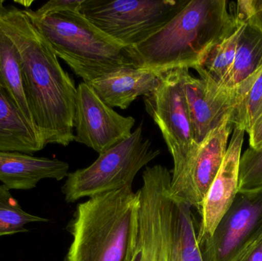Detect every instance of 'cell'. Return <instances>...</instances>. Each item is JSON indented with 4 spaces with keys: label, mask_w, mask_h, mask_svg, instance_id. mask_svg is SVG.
Segmentation results:
<instances>
[{
    "label": "cell",
    "mask_w": 262,
    "mask_h": 261,
    "mask_svg": "<svg viewBox=\"0 0 262 261\" xmlns=\"http://www.w3.org/2000/svg\"><path fill=\"white\" fill-rule=\"evenodd\" d=\"M0 26L15 43L26 100L34 125L46 146L73 142L77 87L49 43L24 11L10 6Z\"/></svg>",
    "instance_id": "6da1fadb"
},
{
    "label": "cell",
    "mask_w": 262,
    "mask_h": 261,
    "mask_svg": "<svg viewBox=\"0 0 262 261\" xmlns=\"http://www.w3.org/2000/svg\"><path fill=\"white\" fill-rule=\"evenodd\" d=\"M241 21L227 0H189L158 32L126 52L134 67L157 73L194 68L202 66L209 52Z\"/></svg>",
    "instance_id": "7a4b0ae2"
},
{
    "label": "cell",
    "mask_w": 262,
    "mask_h": 261,
    "mask_svg": "<svg viewBox=\"0 0 262 261\" xmlns=\"http://www.w3.org/2000/svg\"><path fill=\"white\" fill-rule=\"evenodd\" d=\"M142 179L135 261H203L200 222L190 204L172 193L171 172L161 165L146 167Z\"/></svg>",
    "instance_id": "3957f363"
},
{
    "label": "cell",
    "mask_w": 262,
    "mask_h": 261,
    "mask_svg": "<svg viewBox=\"0 0 262 261\" xmlns=\"http://www.w3.org/2000/svg\"><path fill=\"white\" fill-rule=\"evenodd\" d=\"M140 208L132 187L78 204L67 226L73 240L64 261H135Z\"/></svg>",
    "instance_id": "277c9868"
},
{
    "label": "cell",
    "mask_w": 262,
    "mask_h": 261,
    "mask_svg": "<svg viewBox=\"0 0 262 261\" xmlns=\"http://www.w3.org/2000/svg\"><path fill=\"white\" fill-rule=\"evenodd\" d=\"M69 9L40 16L25 9L38 32L75 75L89 84L119 69L134 67L126 49L106 35L82 13Z\"/></svg>",
    "instance_id": "5b68a950"
},
{
    "label": "cell",
    "mask_w": 262,
    "mask_h": 261,
    "mask_svg": "<svg viewBox=\"0 0 262 261\" xmlns=\"http://www.w3.org/2000/svg\"><path fill=\"white\" fill-rule=\"evenodd\" d=\"M143 134L142 124L130 137L99 154L89 167L69 173L61 188L64 200L73 203L126 187H132L141 169L160 155Z\"/></svg>",
    "instance_id": "8992f818"
},
{
    "label": "cell",
    "mask_w": 262,
    "mask_h": 261,
    "mask_svg": "<svg viewBox=\"0 0 262 261\" xmlns=\"http://www.w3.org/2000/svg\"><path fill=\"white\" fill-rule=\"evenodd\" d=\"M189 0H83L81 13L125 48L158 32Z\"/></svg>",
    "instance_id": "52a82bcc"
},
{
    "label": "cell",
    "mask_w": 262,
    "mask_h": 261,
    "mask_svg": "<svg viewBox=\"0 0 262 261\" xmlns=\"http://www.w3.org/2000/svg\"><path fill=\"white\" fill-rule=\"evenodd\" d=\"M183 69L160 73V83L144 97L145 108L161 131L173 160L171 176L180 173L198 147L188 110L183 84Z\"/></svg>",
    "instance_id": "ba28073f"
},
{
    "label": "cell",
    "mask_w": 262,
    "mask_h": 261,
    "mask_svg": "<svg viewBox=\"0 0 262 261\" xmlns=\"http://www.w3.org/2000/svg\"><path fill=\"white\" fill-rule=\"evenodd\" d=\"M262 239V188L238 192L211 237L199 245L203 261H238Z\"/></svg>",
    "instance_id": "9c48e42d"
},
{
    "label": "cell",
    "mask_w": 262,
    "mask_h": 261,
    "mask_svg": "<svg viewBox=\"0 0 262 261\" xmlns=\"http://www.w3.org/2000/svg\"><path fill=\"white\" fill-rule=\"evenodd\" d=\"M136 121L124 116L106 104L87 83L77 87L74 141L97 153H104L130 137Z\"/></svg>",
    "instance_id": "30bf717a"
},
{
    "label": "cell",
    "mask_w": 262,
    "mask_h": 261,
    "mask_svg": "<svg viewBox=\"0 0 262 261\" xmlns=\"http://www.w3.org/2000/svg\"><path fill=\"white\" fill-rule=\"evenodd\" d=\"M234 128L232 116L208 133L183 170L171 176V189L200 213L205 197L216 176Z\"/></svg>",
    "instance_id": "8fae6325"
},
{
    "label": "cell",
    "mask_w": 262,
    "mask_h": 261,
    "mask_svg": "<svg viewBox=\"0 0 262 261\" xmlns=\"http://www.w3.org/2000/svg\"><path fill=\"white\" fill-rule=\"evenodd\" d=\"M198 78L183 69V84L195 143L232 116L243 98L235 91L223 90L202 66L194 67Z\"/></svg>",
    "instance_id": "7c38bea8"
},
{
    "label": "cell",
    "mask_w": 262,
    "mask_h": 261,
    "mask_svg": "<svg viewBox=\"0 0 262 261\" xmlns=\"http://www.w3.org/2000/svg\"><path fill=\"white\" fill-rule=\"evenodd\" d=\"M244 130L234 127L223 164L214 179L200 214L198 243L211 237L238 193V173L244 142Z\"/></svg>",
    "instance_id": "4fadbf2b"
},
{
    "label": "cell",
    "mask_w": 262,
    "mask_h": 261,
    "mask_svg": "<svg viewBox=\"0 0 262 261\" xmlns=\"http://www.w3.org/2000/svg\"><path fill=\"white\" fill-rule=\"evenodd\" d=\"M64 161L18 152L0 151V182L9 190H30L43 179L61 181L69 175Z\"/></svg>",
    "instance_id": "5bb4252c"
},
{
    "label": "cell",
    "mask_w": 262,
    "mask_h": 261,
    "mask_svg": "<svg viewBox=\"0 0 262 261\" xmlns=\"http://www.w3.org/2000/svg\"><path fill=\"white\" fill-rule=\"evenodd\" d=\"M160 83V73L132 67L115 70L89 84L106 104L125 110L138 97L152 94Z\"/></svg>",
    "instance_id": "9a60e30c"
},
{
    "label": "cell",
    "mask_w": 262,
    "mask_h": 261,
    "mask_svg": "<svg viewBox=\"0 0 262 261\" xmlns=\"http://www.w3.org/2000/svg\"><path fill=\"white\" fill-rule=\"evenodd\" d=\"M261 70L262 34L246 22L238 39L233 64L218 86L223 90L236 92L244 99Z\"/></svg>",
    "instance_id": "2e32d148"
},
{
    "label": "cell",
    "mask_w": 262,
    "mask_h": 261,
    "mask_svg": "<svg viewBox=\"0 0 262 261\" xmlns=\"http://www.w3.org/2000/svg\"><path fill=\"white\" fill-rule=\"evenodd\" d=\"M46 147L0 84V151L33 155Z\"/></svg>",
    "instance_id": "e0dca14e"
},
{
    "label": "cell",
    "mask_w": 262,
    "mask_h": 261,
    "mask_svg": "<svg viewBox=\"0 0 262 261\" xmlns=\"http://www.w3.org/2000/svg\"><path fill=\"white\" fill-rule=\"evenodd\" d=\"M0 84L26 121L35 129L26 100L19 54L12 38L0 26ZM37 131V130H36ZM38 132V131H37ZM39 134V133H38Z\"/></svg>",
    "instance_id": "ac0fdd59"
},
{
    "label": "cell",
    "mask_w": 262,
    "mask_h": 261,
    "mask_svg": "<svg viewBox=\"0 0 262 261\" xmlns=\"http://www.w3.org/2000/svg\"><path fill=\"white\" fill-rule=\"evenodd\" d=\"M49 219L28 213L23 209L10 190L0 185V237L27 232L26 225L44 223Z\"/></svg>",
    "instance_id": "d6986e66"
},
{
    "label": "cell",
    "mask_w": 262,
    "mask_h": 261,
    "mask_svg": "<svg viewBox=\"0 0 262 261\" xmlns=\"http://www.w3.org/2000/svg\"><path fill=\"white\" fill-rule=\"evenodd\" d=\"M246 22L241 21L232 35L213 47L202 64V67L217 84L224 80L233 64L238 39Z\"/></svg>",
    "instance_id": "ffe728a7"
},
{
    "label": "cell",
    "mask_w": 262,
    "mask_h": 261,
    "mask_svg": "<svg viewBox=\"0 0 262 261\" xmlns=\"http://www.w3.org/2000/svg\"><path fill=\"white\" fill-rule=\"evenodd\" d=\"M262 115V70L258 74L244 99L232 116L234 127L249 134L257 120Z\"/></svg>",
    "instance_id": "44dd1931"
},
{
    "label": "cell",
    "mask_w": 262,
    "mask_h": 261,
    "mask_svg": "<svg viewBox=\"0 0 262 261\" xmlns=\"http://www.w3.org/2000/svg\"><path fill=\"white\" fill-rule=\"evenodd\" d=\"M262 188V148L246 150L241 156L238 173V192Z\"/></svg>",
    "instance_id": "7402d4cb"
},
{
    "label": "cell",
    "mask_w": 262,
    "mask_h": 261,
    "mask_svg": "<svg viewBox=\"0 0 262 261\" xmlns=\"http://www.w3.org/2000/svg\"><path fill=\"white\" fill-rule=\"evenodd\" d=\"M83 0H51L35 11L40 16L52 15L69 9H81Z\"/></svg>",
    "instance_id": "603a6c76"
},
{
    "label": "cell",
    "mask_w": 262,
    "mask_h": 261,
    "mask_svg": "<svg viewBox=\"0 0 262 261\" xmlns=\"http://www.w3.org/2000/svg\"><path fill=\"white\" fill-rule=\"evenodd\" d=\"M246 22L262 34V0H252V10Z\"/></svg>",
    "instance_id": "cb8c5ba5"
},
{
    "label": "cell",
    "mask_w": 262,
    "mask_h": 261,
    "mask_svg": "<svg viewBox=\"0 0 262 261\" xmlns=\"http://www.w3.org/2000/svg\"><path fill=\"white\" fill-rule=\"evenodd\" d=\"M249 147L253 150L262 148V115L257 120L249 133Z\"/></svg>",
    "instance_id": "d4e9b609"
},
{
    "label": "cell",
    "mask_w": 262,
    "mask_h": 261,
    "mask_svg": "<svg viewBox=\"0 0 262 261\" xmlns=\"http://www.w3.org/2000/svg\"><path fill=\"white\" fill-rule=\"evenodd\" d=\"M238 261H262V239L250 247Z\"/></svg>",
    "instance_id": "484cf974"
},
{
    "label": "cell",
    "mask_w": 262,
    "mask_h": 261,
    "mask_svg": "<svg viewBox=\"0 0 262 261\" xmlns=\"http://www.w3.org/2000/svg\"><path fill=\"white\" fill-rule=\"evenodd\" d=\"M15 3H18V4L21 5L27 8L26 9H30L31 6H32L33 1H15Z\"/></svg>",
    "instance_id": "4316f807"
},
{
    "label": "cell",
    "mask_w": 262,
    "mask_h": 261,
    "mask_svg": "<svg viewBox=\"0 0 262 261\" xmlns=\"http://www.w3.org/2000/svg\"><path fill=\"white\" fill-rule=\"evenodd\" d=\"M5 1L0 0V14L3 13L6 10V8L4 6Z\"/></svg>",
    "instance_id": "83f0119b"
}]
</instances>
